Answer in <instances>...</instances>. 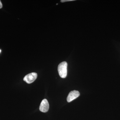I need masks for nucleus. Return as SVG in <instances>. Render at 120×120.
I'll return each mask as SVG.
<instances>
[{
  "label": "nucleus",
  "instance_id": "nucleus-3",
  "mask_svg": "<svg viewBox=\"0 0 120 120\" xmlns=\"http://www.w3.org/2000/svg\"><path fill=\"white\" fill-rule=\"evenodd\" d=\"M80 93L78 91L74 90L72 91L69 92L68 97H67V101L68 102H71L73 101L74 99L77 98L78 97H79Z\"/></svg>",
  "mask_w": 120,
  "mask_h": 120
},
{
  "label": "nucleus",
  "instance_id": "nucleus-7",
  "mask_svg": "<svg viewBox=\"0 0 120 120\" xmlns=\"http://www.w3.org/2000/svg\"><path fill=\"white\" fill-rule=\"evenodd\" d=\"M1 52V50L0 49V53Z\"/></svg>",
  "mask_w": 120,
  "mask_h": 120
},
{
  "label": "nucleus",
  "instance_id": "nucleus-4",
  "mask_svg": "<svg viewBox=\"0 0 120 120\" xmlns=\"http://www.w3.org/2000/svg\"><path fill=\"white\" fill-rule=\"evenodd\" d=\"M49 109V104L47 99H46L42 101L39 107V110L43 112H48Z\"/></svg>",
  "mask_w": 120,
  "mask_h": 120
},
{
  "label": "nucleus",
  "instance_id": "nucleus-2",
  "mask_svg": "<svg viewBox=\"0 0 120 120\" xmlns=\"http://www.w3.org/2000/svg\"><path fill=\"white\" fill-rule=\"evenodd\" d=\"M38 77V75L35 72L29 73L23 78V80L26 82L27 83L30 84L33 82Z\"/></svg>",
  "mask_w": 120,
  "mask_h": 120
},
{
  "label": "nucleus",
  "instance_id": "nucleus-6",
  "mask_svg": "<svg viewBox=\"0 0 120 120\" xmlns=\"http://www.w3.org/2000/svg\"><path fill=\"white\" fill-rule=\"evenodd\" d=\"M2 8V4L1 1L0 0V9Z\"/></svg>",
  "mask_w": 120,
  "mask_h": 120
},
{
  "label": "nucleus",
  "instance_id": "nucleus-1",
  "mask_svg": "<svg viewBox=\"0 0 120 120\" xmlns=\"http://www.w3.org/2000/svg\"><path fill=\"white\" fill-rule=\"evenodd\" d=\"M67 67L68 64L67 62L64 61L60 63L58 67V73L60 77L62 78H65L67 75Z\"/></svg>",
  "mask_w": 120,
  "mask_h": 120
},
{
  "label": "nucleus",
  "instance_id": "nucleus-5",
  "mask_svg": "<svg viewBox=\"0 0 120 120\" xmlns=\"http://www.w3.org/2000/svg\"><path fill=\"white\" fill-rule=\"evenodd\" d=\"M74 0H61L60 1L61 2H68V1H72Z\"/></svg>",
  "mask_w": 120,
  "mask_h": 120
}]
</instances>
